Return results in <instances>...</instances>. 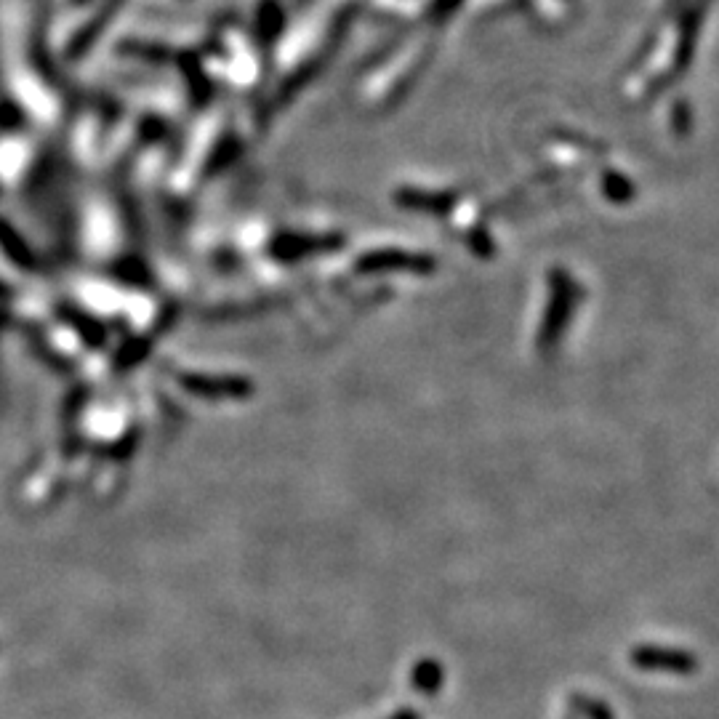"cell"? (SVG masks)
Returning a JSON list of instances; mask_svg holds the SVG:
<instances>
[{"label":"cell","instance_id":"6da1fadb","mask_svg":"<svg viewBox=\"0 0 719 719\" xmlns=\"http://www.w3.org/2000/svg\"><path fill=\"white\" fill-rule=\"evenodd\" d=\"M578 301V285L573 283V277L562 269H554L549 275V301H546L544 320L538 328V349L549 352L557 347V341L562 339V331L568 328L573 309Z\"/></svg>","mask_w":719,"mask_h":719},{"label":"cell","instance_id":"7a4b0ae2","mask_svg":"<svg viewBox=\"0 0 719 719\" xmlns=\"http://www.w3.org/2000/svg\"><path fill=\"white\" fill-rule=\"evenodd\" d=\"M389 269H405V272H416V275H429L435 269V259L405 251H381L360 259V272H389Z\"/></svg>","mask_w":719,"mask_h":719},{"label":"cell","instance_id":"3957f363","mask_svg":"<svg viewBox=\"0 0 719 719\" xmlns=\"http://www.w3.org/2000/svg\"><path fill=\"white\" fill-rule=\"evenodd\" d=\"M634 664L642 669H672V672H690L696 669V661L677 650L661 648H642L634 653Z\"/></svg>","mask_w":719,"mask_h":719},{"label":"cell","instance_id":"277c9868","mask_svg":"<svg viewBox=\"0 0 719 719\" xmlns=\"http://www.w3.org/2000/svg\"><path fill=\"white\" fill-rule=\"evenodd\" d=\"M397 200L411 211H427V214H448L453 206V195H437V192H400Z\"/></svg>","mask_w":719,"mask_h":719},{"label":"cell","instance_id":"5b68a950","mask_svg":"<svg viewBox=\"0 0 719 719\" xmlns=\"http://www.w3.org/2000/svg\"><path fill=\"white\" fill-rule=\"evenodd\" d=\"M698 24H701V11H690L682 22V40L680 48H677V67L685 70L690 64V56H693V48H696V35H698Z\"/></svg>","mask_w":719,"mask_h":719},{"label":"cell","instance_id":"8992f818","mask_svg":"<svg viewBox=\"0 0 719 719\" xmlns=\"http://www.w3.org/2000/svg\"><path fill=\"white\" fill-rule=\"evenodd\" d=\"M602 192H605L613 203H626V200L634 198L632 182H626L624 176L618 174H608L602 179Z\"/></svg>","mask_w":719,"mask_h":719},{"label":"cell","instance_id":"52a82bcc","mask_svg":"<svg viewBox=\"0 0 719 719\" xmlns=\"http://www.w3.org/2000/svg\"><path fill=\"white\" fill-rule=\"evenodd\" d=\"M461 0H435V14L440 16V19H445V16L451 14L453 8L459 6Z\"/></svg>","mask_w":719,"mask_h":719}]
</instances>
